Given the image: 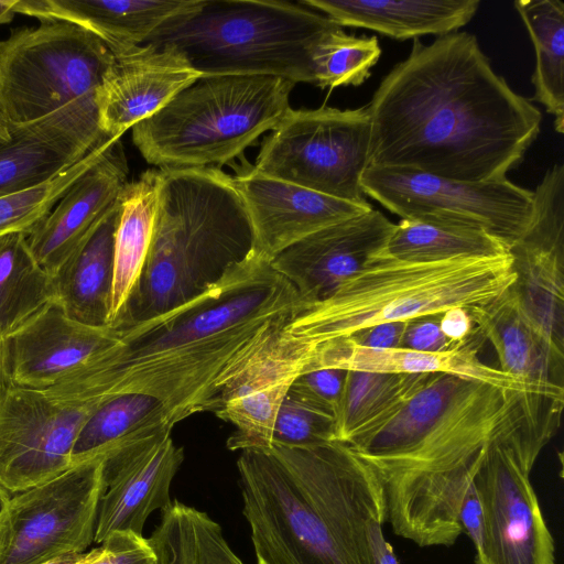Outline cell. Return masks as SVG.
<instances>
[{"label": "cell", "mask_w": 564, "mask_h": 564, "mask_svg": "<svg viewBox=\"0 0 564 564\" xmlns=\"http://www.w3.org/2000/svg\"><path fill=\"white\" fill-rule=\"evenodd\" d=\"M376 564H400L391 544L384 539L382 530L375 534Z\"/></svg>", "instance_id": "44"}, {"label": "cell", "mask_w": 564, "mask_h": 564, "mask_svg": "<svg viewBox=\"0 0 564 564\" xmlns=\"http://www.w3.org/2000/svg\"><path fill=\"white\" fill-rule=\"evenodd\" d=\"M440 328L453 344H462L476 332L467 308L451 307L440 314Z\"/></svg>", "instance_id": "43"}, {"label": "cell", "mask_w": 564, "mask_h": 564, "mask_svg": "<svg viewBox=\"0 0 564 564\" xmlns=\"http://www.w3.org/2000/svg\"><path fill=\"white\" fill-rule=\"evenodd\" d=\"M514 8L533 43L535 67L533 100L554 117L564 132V3L561 0H517Z\"/></svg>", "instance_id": "31"}, {"label": "cell", "mask_w": 564, "mask_h": 564, "mask_svg": "<svg viewBox=\"0 0 564 564\" xmlns=\"http://www.w3.org/2000/svg\"><path fill=\"white\" fill-rule=\"evenodd\" d=\"M468 313L475 329L494 347L498 369L530 388L564 391V350L528 322L509 288L496 299L468 308Z\"/></svg>", "instance_id": "25"}, {"label": "cell", "mask_w": 564, "mask_h": 564, "mask_svg": "<svg viewBox=\"0 0 564 564\" xmlns=\"http://www.w3.org/2000/svg\"><path fill=\"white\" fill-rule=\"evenodd\" d=\"M171 433V429L158 432L105 456L106 489L98 507L95 542L102 543L117 531L142 535L149 514L171 506V482L184 459V451L174 444Z\"/></svg>", "instance_id": "15"}, {"label": "cell", "mask_w": 564, "mask_h": 564, "mask_svg": "<svg viewBox=\"0 0 564 564\" xmlns=\"http://www.w3.org/2000/svg\"><path fill=\"white\" fill-rule=\"evenodd\" d=\"M271 131L252 166L256 171L339 199L368 203L360 184L369 166L367 106L290 108Z\"/></svg>", "instance_id": "11"}, {"label": "cell", "mask_w": 564, "mask_h": 564, "mask_svg": "<svg viewBox=\"0 0 564 564\" xmlns=\"http://www.w3.org/2000/svg\"><path fill=\"white\" fill-rule=\"evenodd\" d=\"M555 427L520 419L486 447L471 484L482 512L476 564H555L554 541L530 481Z\"/></svg>", "instance_id": "10"}, {"label": "cell", "mask_w": 564, "mask_h": 564, "mask_svg": "<svg viewBox=\"0 0 564 564\" xmlns=\"http://www.w3.org/2000/svg\"><path fill=\"white\" fill-rule=\"evenodd\" d=\"M409 321L386 322L359 329L349 340L360 347L372 349L401 348Z\"/></svg>", "instance_id": "41"}, {"label": "cell", "mask_w": 564, "mask_h": 564, "mask_svg": "<svg viewBox=\"0 0 564 564\" xmlns=\"http://www.w3.org/2000/svg\"><path fill=\"white\" fill-rule=\"evenodd\" d=\"M128 173L120 138H115L28 235L32 253L51 275L58 271L119 198L129 183Z\"/></svg>", "instance_id": "22"}, {"label": "cell", "mask_w": 564, "mask_h": 564, "mask_svg": "<svg viewBox=\"0 0 564 564\" xmlns=\"http://www.w3.org/2000/svg\"><path fill=\"white\" fill-rule=\"evenodd\" d=\"M11 386L6 340L0 336V403Z\"/></svg>", "instance_id": "45"}, {"label": "cell", "mask_w": 564, "mask_h": 564, "mask_svg": "<svg viewBox=\"0 0 564 564\" xmlns=\"http://www.w3.org/2000/svg\"><path fill=\"white\" fill-rule=\"evenodd\" d=\"M10 495L3 488L0 487V518L6 511Z\"/></svg>", "instance_id": "48"}, {"label": "cell", "mask_w": 564, "mask_h": 564, "mask_svg": "<svg viewBox=\"0 0 564 564\" xmlns=\"http://www.w3.org/2000/svg\"><path fill=\"white\" fill-rule=\"evenodd\" d=\"M204 0H15L14 13L75 23L111 51L145 43L170 21L196 11Z\"/></svg>", "instance_id": "23"}, {"label": "cell", "mask_w": 564, "mask_h": 564, "mask_svg": "<svg viewBox=\"0 0 564 564\" xmlns=\"http://www.w3.org/2000/svg\"><path fill=\"white\" fill-rule=\"evenodd\" d=\"M148 542L155 564H243L217 522L178 501L162 510L161 521Z\"/></svg>", "instance_id": "32"}, {"label": "cell", "mask_w": 564, "mask_h": 564, "mask_svg": "<svg viewBox=\"0 0 564 564\" xmlns=\"http://www.w3.org/2000/svg\"><path fill=\"white\" fill-rule=\"evenodd\" d=\"M458 521L463 532H466L473 541L477 554L482 542V512L473 484H470L463 497Z\"/></svg>", "instance_id": "42"}, {"label": "cell", "mask_w": 564, "mask_h": 564, "mask_svg": "<svg viewBox=\"0 0 564 564\" xmlns=\"http://www.w3.org/2000/svg\"><path fill=\"white\" fill-rule=\"evenodd\" d=\"M89 556V552L68 554L44 564H84Z\"/></svg>", "instance_id": "46"}, {"label": "cell", "mask_w": 564, "mask_h": 564, "mask_svg": "<svg viewBox=\"0 0 564 564\" xmlns=\"http://www.w3.org/2000/svg\"><path fill=\"white\" fill-rule=\"evenodd\" d=\"M454 346L440 328V314H434L408 322L401 348L433 352L447 350Z\"/></svg>", "instance_id": "40"}, {"label": "cell", "mask_w": 564, "mask_h": 564, "mask_svg": "<svg viewBox=\"0 0 564 564\" xmlns=\"http://www.w3.org/2000/svg\"><path fill=\"white\" fill-rule=\"evenodd\" d=\"M369 166L486 182L505 178L536 139L542 115L491 67L475 35L453 32L409 56L367 106Z\"/></svg>", "instance_id": "2"}, {"label": "cell", "mask_w": 564, "mask_h": 564, "mask_svg": "<svg viewBox=\"0 0 564 564\" xmlns=\"http://www.w3.org/2000/svg\"><path fill=\"white\" fill-rule=\"evenodd\" d=\"M306 307L256 248L206 292L119 329L113 345L43 391L77 403L145 394L159 400L175 424L215 413L223 390Z\"/></svg>", "instance_id": "1"}, {"label": "cell", "mask_w": 564, "mask_h": 564, "mask_svg": "<svg viewBox=\"0 0 564 564\" xmlns=\"http://www.w3.org/2000/svg\"><path fill=\"white\" fill-rule=\"evenodd\" d=\"M346 377V369L305 365L291 387L327 404L337 416Z\"/></svg>", "instance_id": "39"}, {"label": "cell", "mask_w": 564, "mask_h": 564, "mask_svg": "<svg viewBox=\"0 0 564 564\" xmlns=\"http://www.w3.org/2000/svg\"><path fill=\"white\" fill-rule=\"evenodd\" d=\"M84 564H155V556L148 539L129 531H117L101 546L89 551Z\"/></svg>", "instance_id": "38"}, {"label": "cell", "mask_w": 564, "mask_h": 564, "mask_svg": "<svg viewBox=\"0 0 564 564\" xmlns=\"http://www.w3.org/2000/svg\"><path fill=\"white\" fill-rule=\"evenodd\" d=\"M338 29L299 2L204 0L143 44L175 46L202 76L269 75L314 84V50Z\"/></svg>", "instance_id": "7"}, {"label": "cell", "mask_w": 564, "mask_h": 564, "mask_svg": "<svg viewBox=\"0 0 564 564\" xmlns=\"http://www.w3.org/2000/svg\"><path fill=\"white\" fill-rule=\"evenodd\" d=\"M11 139V133L8 127L0 121V144L8 142Z\"/></svg>", "instance_id": "49"}, {"label": "cell", "mask_w": 564, "mask_h": 564, "mask_svg": "<svg viewBox=\"0 0 564 564\" xmlns=\"http://www.w3.org/2000/svg\"><path fill=\"white\" fill-rule=\"evenodd\" d=\"M15 0H0V24H6L12 21L13 15L15 14L13 11V6Z\"/></svg>", "instance_id": "47"}, {"label": "cell", "mask_w": 564, "mask_h": 564, "mask_svg": "<svg viewBox=\"0 0 564 564\" xmlns=\"http://www.w3.org/2000/svg\"><path fill=\"white\" fill-rule=\"evenodd\" d=\"M257 564H376V471L347 444L246 448L237 460Z\"/></svg>", "instance_id": "4"}, {"label": "cell", "mask_w": 564, "mask_h": 564, "mask_svg": "<svg viewBox=\"0 0 564 564\" xmlns=\"http://www.w3.org/2000/svg\"><path fill=\"white\" fill-rule=\"evenodd\" d=\"M443 351H417L406 348L372 349L338 337L314 345L310 366L337 367L346 370L380 373H452L497 387L525 390L529 387L478 357L481 343L475 337Z\"/></svg>", "instance_id": "24"}, {"label": "cell", "mask_w": 564, "mask_h": 564, "mask_svg": "<svg viewBox=\"0 0 564 564\" xmlns=\"http://www.w3.org/2000/svg\"><path fill=\"white\" fill-rule=\"evenodd\" d=\"M381 55L377 36L357 37L343 28L327 34L313 53L314 85L324 89L359 86Z\"/></svg>", "instance_id": "36"}, {"label": "cell", "mask_w": 564, "mask_h": 564, "mask_svg": "<svg viewBox=\"0 0 564 564\" xmlns=\"http://www.w3.org/2000/svg\"><path fill=\"white\" fill-rule=\"evenodd\" d=\"M365 195L402 219L482 230L508 249L528 229L533 192L507 177L464 182L414 169L368 166Z\"/></svg>", "instance_id": "12"}, {"label": "cell", "mask_w": 564, "mask_h": 564, "mask_svg": "<svg viewBox=\"0 0 564 564\" xmlns=\"http://www.w3.org/2000/svg\"><path fill=\"white\" fill-rule=\"evenodd\" d=\"M295 84L269 75H206L132 127V140L161 169L219 166L272 130Z\"/></svg>", "instance_id": "8"}, {"label": "cell", "mask_w": 564, "mask_h": 564, "mask_svg": "<svg viewBox=\"0 0 564 564\" xmlns=\"http://www.w3.org/2000/svg\"><path fill=\"white\" fill-rule=\"evenodd\" d=\"M338 25L376 31L395 40L457 32L476 14L479 0H301Z\"/></svg>", "instance_id": "26"}, {"label": "cell", "mask_w": 564, "mask_h": 564, "mask_svg": "<svg viewBox=\"0 0 564 564\" xmlns=\"http://www.w3.org/2000/svg\"><path fill=\"white\" fill-rule=\"evenodd\" d=\"M111 52L96 97L99 126L109 138H121L202 76L170 44H141Z\"/></svg>", "instance_id": "17"}, {"label": "cell", "mask_w": 564, "mask_h": 564, "mask_svg": "<svg viewBox=\"0 0 564 564\" xmlns=\"http://www.w3.org/2000/svg\"><path fill=\"white\" fill-rule=\"evenodd\" d=\"M7 127L11 139L0 144V196L52 180L107 137L96 100L76 101L36 121Z\"/></svg>", "instance_id": "18"}, {"label": "cell", "mask_w": 564, "mask_h": 564, "mask_svg": "<svg viewBox=\"0 0 564 564\" xmlns=\"http://www.w3.org/2000/svg\"><path fill=\"white\" fill-rule=\"evenodd\" d=\"M432 373H380L347 370L336 424L346 443L384 420Z\"/></svg>", "instance_id": "34"}, {"label": "cell", "mask_w": 564, "mask_h": 564, "mask_svg": "<svg viewBox=\"0 0 564 564\" xmlns=\"http://www.w3.org/2000/svg\"><path fill=\"white\" fill-rule=\"evenodd\" d=\"M119 329L70 318L54 301L6 340L13 386L47 390L113 345Z\"/></svg>", "instance_id": "20"}, {"label": "cell", "mask_w": 564, "mask_h": 564, "mask_svg": "<svg viewBox=\"0 0 564 564\" xmlns=\"http://www.w3.org/2000/svg\"><path fill=\"white\" fill-rule=\"evenodd\" d=\"M254 249L251 220L230 175L213 166L160 169L150 249L116 327L195 299Z\"/></svg>", "instance_id": "5"}, {"label": "cell", "mask_w": 564, "mask_h": 564, "mask_svg": "<svg viewBox=\"0 0 564 564\" xmlns=\"http://www.w3.org/2000/svg\"><path fill=\"white\" fill-rule=\"evenodd\" d=\"M311 351V345L283 329L223 390L215 414L236 427L227 441L229 449L270 447L280 405Z\"/></svg>", "instance_id": "19"}, {"label": "cell", "mask_w": 564, "mask_h": 564, "mask_svg": "<svg viewBox=\"0 0 564 564\" xmlns=\"http://www.w3.org/2000/svg\"><path fill=\"white\" fill-rule=\"evenodd\" d=\"M379 253L402 261L441 262L501 257L509 249L479 229L401 219Z\"/></svg>", "instance_id": "33"}, {"label": "cell", "mask_w": 564, "mask_h": 564, "mask_svg": "<svg viewBox=\"0 0 564 564\" xmlns=\"http://www.w3.org/2000/svg\"><path fill=\"white\" fill-rule=\"evenodd\" d=\"M104 458L10 497L0 518V564H44L86 551L106 489Z\"/></svg>", "instance_id": "13"}, {"label": "cell", "mask_w": 564, "mask_h": 564, "mask_svg": "<svg viewBox=\"0 0 564 564\" xmlns=\"http://www.w3.org/2000/svg\"><path fill=\"white\" fill-rule=\"evenodd\" d=\"M56 299L53 275L32 253L28 235L0 238V336L7 339Z\"/></svg>", "instance_id": "30"}, {"label": "cell", "mask_w": 564, "mask_h": 564, "mask_svg": "<svg viewBox=\"0 0 564 564\" xmlns=\"http://www.w3.org/2000/svg\"><path fill=\"white\" fill-rule=\"evenodd\" d=\"M99 404L12 384L0 403V487L15 495L67 470L78 433Z\"/></svg>", "instance_id": "14"}, {"label": "cell", "mask_w": 564, "mask_h": 564, "mask_svg": "<svg viewBox=\"0 0 564 564\" xmlns=\"http://www.w3.org/2000/svg\"><path fill=\"white\" fill-rule=\"evenodd\" d=\"M514 278L510 253L441 262L377 253L330 296L290 319L284 333L314 346L380 323L468 310L499 296Z\"/></svg>", "instance_id": "6"}, {"label": "cell", "mask_w": 564, "mask_h": 564, "mask_svg": "<svg viewBox=\"0 0 564 564\" xmlns=\"http://www.w3.org/2000/svg\"><path fill=\"white\" fill-rule=\"evenodd\" d=\"M530 393L432 373L347 444L377 474L393 532L424 545L463 533L458 513L488 444L529 409Z\"/></svg>", "instance_id": "3"}, {"label": "cell", "mask_w": 564, "mask_h": 564, "mask_svg": "<svg viewBox=\"0 0 564 564\" xmlns=\"http://www.w3.org/2000/svg\"><path fill=\"white\" fill-rule=\"evenodd\" d=\"M119 215L120 196L53 275L55 301L77 322L109 326Z\"/></svg>", "instance_id": "27"}, {"label": "cell", "mask_w": 564, "mask_h": 564, "mask_svg": "<svg viewBox=\"0 0 564 564\" xmlns=\"http://www.w3.org/2000/svg\"><path fill=\"white\" fill-rule=\"evenodd\" d=\"M159 181L160 170L150 169L120 195L109 326H117L140 280L152 239Z\"/></svg>", "instance_id": "28"}, {"label": "cell", "mask_w": 564, "mask_h": 564, "mask_svg": "<svg viewBox=\"0 0 564 564\" xmlns=\"http://www.w3.org/2000/svg\"><path fill=\"white\" fill-rule=\"evenodd\" d=\"M111 58L99 36L72 22L12 29L0 40V121L20 126L96 100Z\"/></svg>", "instance_id": "9"}, {"label": "cell", "mask_w": 564, "mask_h": 564, "mask_svg": "<svg viewBox=\"0 0 564 564\" xmlns=\"http://www.w3.org/2000/svg\"><path fill=\"white\" fill-rule=\"evenodd\" d=\"M334 441H337L335 411L291 387L275 416L271 445L311 446Z\"/></svg>", "instance_id": "37"}, {"label": "cell", "mask_w": 564, "mask_h": 564, "mask_svg": "<svg viewBox=\"0 0 564 564\" xmlns=\"http://www.w3.org/2000/svg\"><path fill=\"white\" fill-rule=\"evenodd\" d=\"M393 228V223L372 208L294 242L271 260V267L310 306L361 270L383 249Z\"/></svg>", "instance_id": "16"}, {"label": "cell", "mask_w": 564, "mask_h": 564, "mask_svg": "<svg viewBox=\"0 0 564 564\" xmlns=\"http://www.w3.org/2000/svg\"><path fill=\"white\" fill-rule=\"evenodd\" d=\"M115 138L106 137L82 160L37 186L0 196V238L14 232L29 235L53 209L66 191L102 154Z\"/></svg>", "instance_id": "35"}, {"label": "cell", "mask_w": 564, "mask_h": 564, "mask_svg": "<svg viewBox=\"0 0 564 564\" xmlns=\"http://www.w3.org/2000/svg\"><path fill=\"white\" fill-rule=\"evenodd\" d=\"M175 423L165 406L155 398L123 393L100 402L85 421L72 452V466L109 453Z\"/></svg>", "instance_id": "29"}, {"label": "cell", "mask_w": 564, "mask_h": 564, "mask_svg": "<svg viewBox=\"0 0 564 564\" xmlns=\"http://www.w3.org/2000/svg\"><path fill=\"white\" fill-rule=\"evenodd\" d=\"M247 207L256 248L271 260L302 238L372 209L264 175L253 167L232 177Z\"/></svg>", "instance_id": "21"}]
</instances>
